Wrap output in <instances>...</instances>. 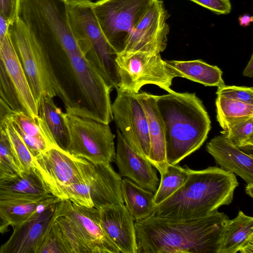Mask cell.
I'll return each instance as SVG.
<instances>
[{
  "instance_id": "cell-1",
  "label": "cell",
  "mask_w": 253,
  "mask_h": 253,
  "mask_svg": "<svg viewBox=\"0 0 253 253\" xmlns=\"http://www.w3.org/2000/svg\"><path fill=\"white\" fill-rule=\"evenodd\" d=\"M229 220L218 211L181 219L151 214L135 221L137 253H218Z\"/></svg>"
},
{
  "instance_id": "cell-2",
  "label": "cell",
  "mask_w": 253,
  "mask_h": 253,
  "mask_svg": "<svg viewBox=\"0 0 253 253\" xmlns=\"http://www.w3.org/2000/svg\"><path fill=\"white\" fill-rule=\"evenodd\" d=\"M184 183L172 195L155 205L152 215L165 218L203 217L230 205L239 185L236 175L217 167L201 170L188 167Z\"/></svg>"
},
{
  "instance_id": "cell-3",
  "label": "cell",
  "mask_w": 253,
  "mask_h": 253,
  "mask_svg": "<svg viewBox=\"0 0 253 253\" xmlns=\"http://www.w3.org/2000/svg\"><path fill=\"white\" fill-rule=\"evenodd\" d=\"M156 100L165 126L167 161L177 165L203 145L211 128V120L195 93L172 90L156 95Z\"/></svg>"
},
{
  "instance_id": "cell-4",
  "label": "cell",
  "mask_w": 253,
  "mask_h": 253,
  "mask_svg": "<svg viewBox=\"0 0 253 253\" xmlns=\"http://www.w3.org/2000/svg\"><path fill=\"white\" fill-rule=\"evenodd\" d=\"M9 32L37 102L43 94L52 98L58 96L63 102L66 113L73 114L74 103L57 78L47 52L33 32L19 16L10 26Z\"/></svg>"
},
{
  "instance_id": "cell-5",
  "label": "cell",
  "mask_w": 253,
  "mask_h": 253,
  "mask_svg": "<svg viewBox=\"0 0 253 253\" xmlns=\"http://www.w3.org/2000/svg\"><path fill=\"white\" fill-rule=\"evenodd\" d=\"M19 17L50 58L81 50L71 29L63 0H20Z\"/></svg>"
},
{
  "instance_id": "cell-6",
  "label": "cell",
  "mask_w": 253,
  "mask_h": 253,
  "mask_svg": "<svg viewBox=\"0 0 253 253\" xmlns=\"http://www.w3.org/2000/svg\"><path fill=\"white\" fill-rule=\"evenodd\" d=\"M91 1L66 3L69 25L83 53L113 88L118 84L116 51L104 37L92 11Z\"/></svg>"
},
{
  "instance_id": "cell-7",
  "label": "cell",
  "mask_w": 253,
  "mask_h": 253,
  "mask_svg": "<svg viewBox=\"0 0 253 253\" xmlns=\"http://www.w3.org/2000/svg\"><path fill=\"white\" fill-rule=\"evenodd\" d=\"M64 116L69 134L68 152L92 164L114 161L116 135L109 124L66 112Z\"/></svg>"
},
{
  "instance_id": "cell-8",
  "label": "cell",
  "mask_w": 253,
  "mask_h": 253,
  "mask_svg": "<svg viewBox=\"0 0 253 253\" xmlns=\"http://www.w3.org/2000/svg\"><path fill=\"white\" fill-rule=\"evenodd\" d=\"M115 61L118 80L116 88L136 94L143 86L152 84L168 92L172 90L174 77L160 53L121 51L117 53Z\"/></svg>"
},
{
  "instance_id": "cell-9",
  "label": "cell",
  "mask_w": 253,
  "mask_h": 253,
  "mask_svg": "<svg viewBox=\"0 0 253 253\" xmlns=\"http://www.w3.org/2000/svg\"><path fill=\"white\" fill-rule=\"evenodd\" d=\"M154 0H99L91 7L100 28L117 53Z\"/></svg>"
},
{
  "instance_id": "cell-10",
  "label": "cell",
  "mask_w": 253,
  "mask_h": 253,
  "mask_svg": "<svg viewBox=\"0 0 253 253\" xmlns=\"http://www.w3.org/2000/svg\"><path fill=\"white\" fill-rule=\"evenodd\" d=\"M33 165L50 193L62 200L65 186L91 174L92 163L56 146L34 158Z\"/></svg>"
},
{
  "instance_id": "cell-11",
  "label": "cell",
  "mask_w": 253,
  "mask_h": 253,
  "mask_svg": "<svg viewBox=\"0 0 253 253\" xmlns=\"http://www.w3.org/2000/svg\"><path fill=\"white\" fill-rule=\"evenodd\" d=\"M112 103L113 120L128 144L137 154L148 160L150 142L147 119L135 94L118 88Z\"/></svg>"
},
{
  "instance_id": "cell-12",
  "label": "cell",
  "mask_w": 253,
  "mask_h": 253,
  "mask_svg": "<svg viewBox=\"0 0 253 253\" xmlns=\"http://www.w3.org/2000/svg\"><path fill=\"white\" fill-rule=\"evenodd\" d=\"M55 215L67 218L89 253H120L102 228L99 210L63 200L57 203Z\"/></svg>"
},
{
  "instance_id": "cell-13",
  "label": "cell",
  "mask_w": 253,
  "mask_h": 253,
  "mask_svg": "<svg viewBox=\"0 0 253 253\" xmlns=\"http://www.w3.org/2000/svg\"><path fill=\"white\" fill-rule=\"evenodd\" d=\"M167 18L163 1L154 0L127 36L121 51L163 52L169 31Z\"/></svg>"
},
{
  "instance_id": "cell-14",
  "label": "cell",
  "mask_w": 253,
  "mask_h": 253,
  "mask_svg": "<svg viewBox=\"0 0 253 253\" xmlns=\"http://www.w3.org/2000/svg\"><path fill=\"white\" fill-rule=\"evenodd\" d=\"M57 203L38 211L14 227L9 239L0 247V253H37L55 217Z\"/></svg>"
},
{
  "instance_id": "cell-15",
  "label": "cell",
  "mask_w": 253,
  "mask_h": 253,
  "mask_svg": "<svg viewBox=\"0 0 253 253\" xmlns=\"http://www.w3.org/2000/svg\"><path fill=\"white\" fill-rule=\"evenodd\" d=\"M116 132L117 149L114 160L119 174L155 194L160 182L155 168L148 160L132 149L117 128Z\"/></svg>"
},
{
  "instance_id": "cell-16",
  "label": "cell",
  "mask_w": 253,
  "mask_h": 253,
  "mask_svg": "<svg viewBox=\"0 0 253 253\" xmlns=\"http://www.w3.org/2000/svg\"><path fill=\"white\" fill-rule=\"evenodd\" d=\"M102 228L122 253H137L135 220L125 204L99 210Z\"/></svg>"
},
{
  "instance_id": "cell-17",
  "label": "cell",
  "mask_w": 253,
  "mask_h": 253,
  "mask_svg": "<svg viewBox=\"0 0 253 253\" xmlns=\"http://www.w3.org/2000/svg\"><path fill=\"white\" fill-rule=\"evenodd\" d=\"M0 53L8 78L21 105L28 116H39V104L35 98L28 79L13 44L10 32L4 37Z\"/></svg>"
},
{
  "instance_id": "cell-18",
  "label": "cell",
  "mask_w": 253,
  "mask_h": 253,
  "mask_svg": "<svg viewBox=\"0 0 253 253\" xmlns=\"http://www.w3.org/2000/svg\"><path fill=\"white\" fill-rule=\"evenodd\" d=\"M207 151L220 168L241 177L247 184L253 183V157L234 144L224 134L212 138Z\"/></svg>"
},
{
  "instance_id": "cell-19",
  "label": "cell",
  "mask_w": 253,
  "mask_h": 253,
  "mask_svg": "<svg viewBox=\"0 0 253 253\" xmlns=\"http://www.w3.org/2000/svg\"><path fill=\"white\" fill-rule=\"evenodd\" d=\"M135 95L144 110L148 124L150 149L148 160L161 174L169 164L166 158L165 126L156 95L146 92H138Z\"/></svg>"
},
{
  "instance_id": "cell-20",
  "label": "cell",
  "mask_w": 253,
  "mask_h": 253,
  "mask_svg": "<svg viewBox=\"0 0 253 253\" xmlns=\"http://www.w3.org/2000/svg\"><path fill=\"white\" fill-rule=\"evenodd\" d=\"M93 175L90 193L93 207H103L124 204L122 190V178L109 163L92 164Z\"/></svg>"
},
{
  "instance_id": "cell-21",
  "label": "cell",
  "mask_w": 253,
  "mask_h": 253,
  "mask_svg": "<svg viewBox=\"0 0 253 253\" xmlns=\"http://www.w3.org/2000/svg\"><path fill=\"white\" fill-rule=\"evenodd\" d=\"M8 118L33 158L57 146L47 126L39 116L32 118L21 111L14 112Z\"/></svg>"
},
{
  "instance_id": "cell-22",
  "label": "cell",
  "mask_w": 253,
  "mask_h": 253,
  "mask_svg": "<svg viewBox=\"0 0 253 253\" xmlns=\"http://www.w3.org/2000/svg\"><path fill=\"white\" fill-rule=\"evenodd\" d=\"M51 195L34 166L0 180V199H40Z\"/></svg>"
},
{
  "instance_id": "cell-23",
  "label": "cell",
  "mask_w": 253,
  "mask_h": 253,
  "mask_svg": "<svg viewBox=\"0 0 253 253\" xmlns=\"http://www.w3.org/2000/svg\"><path fill=\"white\" fill-rule=\"evenodd\" d=\"M253 253V217L239 211L230 219L218 253Z\"/></svg>"
},
{
  "instance_id": "cell-24",
  "label": "cell",
  "mask_w": 253,
  "mask_h": 253,
  "mask_svg": "<svg viewBox=\"0 0 253 253\" xmlns=\"http://www.w3.org/2000/svg\"><path fill=\"white\" fill-rule=\"evenodd\" d=\"M164 61L174 78H186L205 86L219 87L225 85L222 72L217 66L210 65L200 59Z\"/></svg>"
},
{
  "instance_id": "cell-25",
  "label": "cell",
  "mask_w": 253,
  "mask_h": 253,
  "mask_svg": "<svg viewBox=\"0 0 253 253\" xmlns=\"http://www.w3.org/2000/svg\"><path fill=\"white\" fill-rule=\"evenodd\" d=\"M60 201L53 195L40 199H0V214L14 228L38 211Z\"/></svg>"
},
{
  "instance_id": "cell-26",
  "label": "cell",
  "mask_w": 253,
  "mask_h": 253,
  "mask_svg": "<svg viewBox=\"0 0 253 253\" xmlns=\"http://www.w3.org/2000/svg\"><path fill=\"white\" fill-rule=\"evenodd\" d=\"M38 104L39 116L46 124L56 145L67 151L69 144V134L64 113L54 103L53 98L47 95L41 96Z\"/></svg>"
},
{
  "instance_id": "cell-27",
  "label": "cell",
  "mask_w": 253,
  "mask_h": 253,
  "mask_svg": "<svg viewBox=\"0 0 253 253\" xmlns=\"http://www.w3.org/2000/svg\"><path fill=\"white\" fill-rule=\"evenodd\" d=\"M121 190L125 205L135 221L144 219L154 211V194L127 178L122 179Z\"/></svg>"
},
{
  "instance_id": "cell-28",
  "label": "cell",
  "mask_w": 253,
  "mask_h": 253,
  "mask_svg": "<svg viewBox=\"0 0 253 253\" xmlns=\"http://www.w3.org/2000/svg\"><path fill=\"white\" fill-rule=\"evenodd\" d=\"M216 119L223 129L228 125L253 117V104L217 95L215 100Z\"/></svg>"
},
{
  "instance_id": "cell-29",
  "label": "cell",
  "mask_w": 253,
  "mask_h": 253,
  "mask_svg": "<svg viewBox=\"0 0 253 253\" xmlns=\"http://www.w3.org/2000/svg\"><path fill=\"white\" fill-rule=\"evenodd\" d=\"M187 168L169 164L166 170L160 174L161 180L154 196L155 205L163 202L184 183L188 174Z\"/></svg>"
},
{
  "instance_id": "cell-30",
  "label": "cell",
  "mask_w": 253,
  "mask_h": 253,
  "mask_svg": "<svg viewBox=\"0 0 253 253\" xmlns=\"http://www.w3.org/2000/svg\"><path fill=\"white\" fill-rule=\"evenodd\" d=\"M253 117L228 125L221 131L234 144L242 149L253 150Z\"/></svg>"
},
{
  "instance_id": "cell-31",
  "label": "cell",
  "mask_w": 253,
  "mask_h": 253,
  "mask_svg": "<svg viewBox=\"0 0 253 253\" xmlns=\"http://www.w3.org/2000/svg\"><path fill=\"white\" fill-rule=\"evenodd\" d=\"M92 175L93 172L79 181L65 186L62 191V200H68L80 206L93 207L90 193Z\"/></svg>"
},
{
  "instance_id": "cell-32",
  "label": "cell",
  "mask_w": 253,
  "mask_h": 253,
  "mask_svg": "<svg viewBox=\"0 0 253 253\" xmlns=\"http://www.w3.org/2000/svg\"><path fill=\"white\" fill-rule=\"evenodd\" d=\"M4 124L12 147L22 169L23 171H28L34 166V158L15 130L8 117L5 119Z\"/></svg>"
},
{
  "instance_id": "cell-33",
  "label": "cell",
  "mask_w": 253,
  "mask_h": 253,
  "mask_svg": "<svg viewBox=\"0 0 253 253\" xmlns=\"http://www.w3.org/2000/svg\"><path fill=\"white\" fill-rule=\"evenodd\" d=\"M0 168L12 175L22 171L12 147L4 124L0 128Z\"/></svg>"
},
{
  "instance_id": "cell-34",
  "label": "cell",
  "mask_w": 253,
  "mask_h": 253,
  "mask_svg": "<svg viewBox=\"0 0 253 253\" xmlns=\"http://www.w3.org/2000/svg\"><path fill=\"white\" fill-rule=\"evenodd\" d=\"M37 253H68L54 218Z\"/></svg>"
},
{
  "instance_id": "cell-35",
  "label": "cell",
  "mask_w": 253,
  "mask_h": 253,
  "mask_svg": "<svg viewBox=\"0 0 253 253\" xmlns=\"http://www.w3.org/2000/svg\"><path fill=\"white\" fill-rule=\"evenodd\" d=\"M217 95L253 104L252 87L226 85L217 87Z\"/></svg>"
},
{
  "instance_id": "cell-36",
  "label": "cell",
  "mask_w": 253,
  "mask_h": 253,
  "mask_svg": "<svg viewBox=\"0 0 253 253\" xmlns=\"http://www.w3.org/2000/svg\"><path fill=\"white\" fill-rule=\"evenodd\" d=\"M20 0H0V14L11 25L19 16Z\"/></svg>"
},
{
  "instance_id": "cell-37",
  "label": "cell",
  "mask_w": 253,
  "mask_h": 253,
  "mask_svg": "<svg viewBox=\"0 0 253 253\" xmlns=\"http://www.w3.org/2000/svg\"><path fill=\"white\" fill-rule=\"evenodd\" d=\"M218 14H226L230 12L229 0H190Z\"/></svg>"
},
{
  "instance_id": "cell-38",
  "label": "cell",
  "mask_w": 253,
  "mask_h": 253,
  "mask_svg": "<svg viewBox=\"0 0 253 253\" xmlns=\"http://www.w3.org/2000/svg\"><path fill=\"white\" fill-rule=\"evenodd\" d=\"M14 112L0 97V128L1 127L5 119Z\"/></svg>"
},
{
  "instance_id": "cell-39",
  "label": "cell",
  "mask_w": 253,
  "mask_h": 253,
  "mask_svg": "<svg viewBox=\"0 0 253 253\" xmlns=\"http://www.w3.org/2000/svg\"><path fill=\"white\" fill-rule=\"evenodd\" d=\"M243 76L245 77H253V55H252L251 59L249 61L247 66L243 72Z\"/></svg>"
},
{
  "instance_id": "cell-40",
  "label": "cell",
  "mask_w": 253,
  "mask_h": 253,
  "mask_svg": "<svg viewBox=\"0 0 253 253\" xmlns=\"http://www.w3.org/2000/svg\"><path fill=\"white\" fill-rule=\"evenodd\" d=\"M253 21V17L249 14H245L239 17V24L243 27L248 26Z\"/></svg>"
},
{
  "instance_id": "cell-41",
  "label": "cell",
  "mask_w": 253,
  "mask_h": 253,
  "mask_svg": "<svg viewBox=\"0 0 253 253\" xmlns=\"http://www.w3.org/2000/svg\"><path fill=\"white\" fill-rule=\"evenodd\" d=\"M9 225V223L0 214V234L6 232Z\"/></svg>"
},
{
  "instance_id": "cell-42",
  "label": "cell",
  "mask_w": 253,
  "mask_h": 253,
  "mask_svg": "<svg viewBox=\"0 0 253 253\" xmlns=\"http://www.w3.org/2000/svg\"><path fill=\"white\" fill-rule=\"evenodd\" d=\"M63 1L67 4H76L80 3H84L88 2L90 0H63Z\"/></svg>"
},
{
  "instance_id": "cell-43",
  "label": "cell",
  "mask_w": 253,
  "mask_h": 253,
  "mask_svg": "<svg viewBox=\"0 0 253 253\" xmlns=\"http://www.w3.org/2000/svg\"><path fill=\"white\" fill-rule=\"evenodd\" d=\"M245 191L251 198H253V183L247 184L245 188Z\"/></svg>"
},
{
  "instance_id": "cell-44",
  "label": "cell",
  "mask_w": 253,
  "mask_h": 253,
  "mask_svg": "<svg viewBox=\"0 0 253 253\" xmlns=\"http://www.w3.org/2000/svg\"><path fill=\"white\" fill-rule=\"evenodd\" d=\"M12 176L13 175L0 168V180Z\"/></svg>"
}]
</instances>
